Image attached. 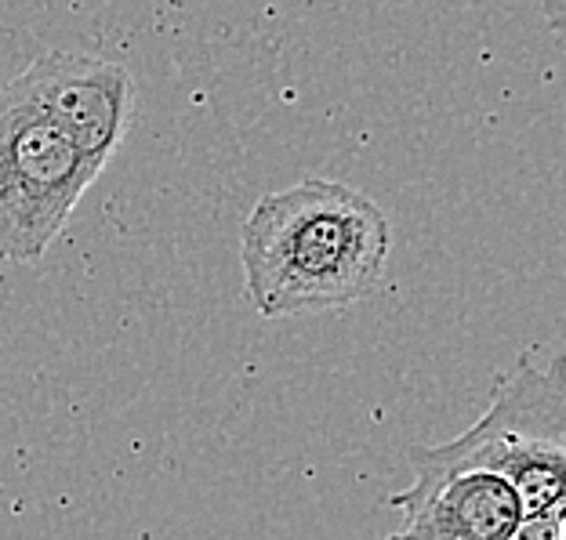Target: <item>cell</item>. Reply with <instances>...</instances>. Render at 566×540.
I'll use <instances>...</instances> for the list:
<instances>
[{
    "instance_id": "1",
    "label": "cell",
    "mask_w": 566,
    "mask_h": 540,
    "mask_svg": "<svg viewBox=\"0 0 566 540\" xmlns=\"http://www.w3.org/2000/svg\"><path fill=\"white\" fill-rule=\"evenodd\" d=\"M389 247L375 200L313 174L254 203L240 233L243 290L265 319L349 308L381 287Z\"/></svg>"
},
{
    "instance_id": "2",
    "label": "cell",
    "mask_w": 566,
    "mask_h": 540,
    "mask_svg": "<svg viewBox=\"0 0 566 540\" xmlns=\"http://www.w3.org/2000/svg\"><path fill=\"white\" fill-rule=\"evenodd\" d=\"M410 465L432 472H491L520 497V519L566 511V381L563 356H531L497 381L486 414L443 446H415Z\"/></svg>"
},
{
    "instance_id": "3",
    "label": "cell",
    "mask_w": 566,
    "mask_h": 540,
    "mask_svg": "<svg viewBox=\"0 0 566 540\" xmlns=\"http://www.w3.org/2000/svg\"><path fill=\"white\" fill-rule=\"evenodd\" d=\"M95 178L44 113L0 87V262H41Z\"/></svg>"
},
{
    "instance_id": "4",
    "label": "cell",
    "mask_w": 566,
    "mask_h": 540,
    "mask_svg": "<svg viewBox=\"0 0 566 540\" xmlns=\"http://www.w3.org/2000/svg\"><path fill=\"white\" fill-rule=\"evenodd\" d=\"M4 87L44 113L95 174H102L135 124V81L117 59L44 51Z\"/></svg>"
},
{
    "instance_id": "5",
    "label": "cell",
    "mask_w": 566,
    "mask_h": 540,
    "mask_svg": "<svg viewBox=\"0 0 566 540\" xmlns=\"http://www.w3.org/2000/svg\"><path fill=\"white\" fill-rule=\"evenodd\" d=\"M403 526L389 540H512L520 526V497L491 472L415 468V483L389 494Z\"/></svg>"
},
{
    "instance_id": "6",
    "label": "cell",
    "mask_w": 566,
    "mask_h": 540,
    "mask_svg": "<svg viewBox=\"0 0 566 540\" xmlns=\"http://www.w3.org/2000/svg\"><path fill=\"white\" fill-rule=\"evenodd\" d=\"M563 522H566V511H563V516H531V519H520L516 537H512V540H563Z\"/></svg>"
}]
</instances>
